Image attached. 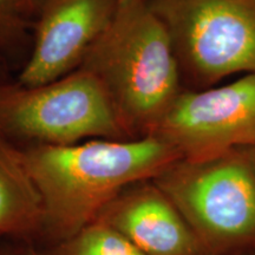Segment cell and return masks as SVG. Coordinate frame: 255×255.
Returning a JSON list of instances; mask_svg holds the SVG:
<instances>
[{"instance_id": "9a60e30c", "label": "cell", "mask_w": 255, "mask_h": 255, "mask_svg": "<svg viewBox=\"0 0 255 255\" xmlns=\"http://www.w3.org/2000/svg\"><path fill=\"white\" fill-rule=\"evenodd\" d=\"M254 149H255V145H254Z\"/></svg>"}, {"instance_id": "277c9868", "label": "cell", "mask_w": 255, "mask_h": 255, "mask_svg": "<svg viewBox=\"0 0 255 255\" xmlns=\"http://www.w3.org/2000/svg\"><path fill=\"white\" fill-rule=\"evenodd\" d=\"M0 135L44 145L128 138L103 85L82 68L38 87L0 83Z\"/></svg>"}, {"instance_id": "9c48e42d", "label": "cell", "mask_w": 255, "mask_h": 255, "mask_svg": "<svg viewBox=\"0 0 255 255\" xmlns=\"http://www.w3.org/2000/svg\"><path fill=\"white\" fill-rule=\"evenodd\" d=\"M43 221V201L23 151L0 135V234H30Z\"/></svg>"}, {"instance_id": "30bf717a", "label": "cell", "mask_w": 255, "mask_h": 255, "mask_svg": "<svg viewBox=\"0 0 255 255\" xmlns=\"http://www.w3.org/2000/svg\"><path fill=\"white\" fill-rule=\"evenodd\" d=\"M52 255H145L119 231L95 220L60 242Z\"/></svg>"}, {"instance_id": "7a4b0ae2", "label": "cell", "mask_w": 255, "mask_h": 255, "mask_svg": "<svg viewBox=\"0 0 255 255\" xmlns=\"http://www.w3.org/2000/svg\"><path fill=\"white\" fill-rule=\"evenodd\" d=\"M79 68L103 85L128 138L150 135L182 92L170 36L148 1L117 7Z\"/></svg>"}, {"instance_id": "6da1fadb", "label": "cell", "mask_w": 255, "mask_h": 255, "mask_svg": "<svg viewBox=\"0 0 255 255\" xmlns=\"http://www.w3.org/2000/svg\"><path fill=\"white\" fill-rule=\"evenodd\" d=\"M23 154L43 201V227L62 241L97 220L128 188L154 180L182 158L173 145L151 135L39 144Z\"/></svg>"}, {"instance_id": "ba28073f", "label": "cell", "mask_w": 255, "mask_h": 255, "mask_svg": "<svg viewBox=\"0 0 255 255\" xmlns=\"http://www.w3.org/2000/svg\"><path fill=\"white\" fill-rule=\"evenodd\" d=\"M97 220L119 231L145 255H205L186 220L152 181L128 188Z\"/></svg>"}, {"instance_id": "7c38bea8", "label": "cell", "mask_w": 255, "mask_h": 255, "mask_svg": "<svg viewBox=\"0 0 255 255\" xmlns=\"http://www.w3.org/2000/svg\"><path fill=\"white\" fill-rule=\"evenodd\" d=\"M142 1H146V0H117V5H119V7H124V6L133 5Z\"/></svg>"}, {"instance_id": "5b68a950", "label": "cell", "mask_w": 255, "mask_h": 255, "mask_svg": "<svg viewBox=\"0 0 255 255\" xmlns=\"http://www.w3.org/2000/svg\"><path fill=\"white\" fill-rule=\"evenodd\" d=\"M164 24L181 73L207 89L255 73V0H149Z\"/></svg>"}, {"instance_id": "4fadbf2b", "label": "cell", "mask_w": 255, "mask_h": 255, "mask_svg": "<svg viewBox=\"0 0 255 255\" xmlns=\"http://www.w3.org/2000/svg\"><path fill=\"white\" fill-rule=\"evenodd\" d=\"M25 255H36V254H33V253H28V254H25Z\"/></svg>"}, {"instance_id": "5bb4252c", "label": "cell", "mask_w": 255, "mask_h": 255, "mask_svg": "<svg viewBox=\"0 0 255 255\" xmlns=\"http://www.w3.org/2000/svg\"><path fill=\"white\" fill-rule=\"evenodd\" d=\"M0 83H2V82H1V79H0Z\"/></svg>"}, {"instance_id": "8fae6325", "label": "cell", "mask_w": 255, "mask_h": 255, "mask_svg": "<svg viewBox=\"0 0 255 255\" xmlns=\"http://www.w3.org/2000/svg\"><path fill=\"white\" fill-rule=\"evenodd\" d=\"M23 0H0V55L17 45L23 31Z\"/></svg>"}, {"instance_id": "3957f363", "label": "cell", "mask_w": 255, "mask_h": 255, "mask_svg": "<svg viewBox=\"0 0 255 255\" xmlns=\"http://www.w3.org/2000/svg\"><path fill=\"white\" fill-rule=\"evenodd\" d=\"M173 202L205 255L255 246V149L181 158L151 180Z\"/></svg>"}, {"instance_id": "8992f818", "label": "cell", "mask_w": 255, "mask_h": 255, "mask_svg": "<svg viewBox=\"0 0 255 255\" xmlns=\"http://www.w3.org/2000/svg\"><path fill=\"white\" fill-rule=\"evenodd\" d=\"M200 161L255 145V73L221 87L182 91L150 133Z\"/></svg>"}, {"instance_id": "52a82bcc", "label": "cell", "mask_w": 255, "mask_h": 255, "mask_svg": "<svg viewBox=\"0 0 255 255\" xmlns=\"http://www.w3.org/2000/svg\"><path fill=\"white\" fill-rule=\"evenodd\" d=\"M117 7V0H50L18 84L38 87L77 70L113 23Z\"/></svg>"}]
</instances>
